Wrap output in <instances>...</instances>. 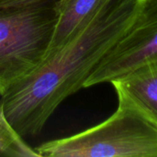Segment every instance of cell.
Returning <instances> with one entry per match:
<instances>
[{
	"mask_svg": "<svg viewBox=\"0 0 157 157\" xmlns=\"http://www.w3.org/2000/svg\"><path fill=\"white\" fill-rule=\"evenodd\" d=\"M141 3L106 0L70 40L1 97L7 121L22 138L39 135L63 101L84 88L123 36Z\"/></svg>",
	"mask_w": 157,
	"mask_h": 157,
	"instance_id": "obj_1",
	"label": "cell"
},
{
	"mask_svg": "<svg viewBox=\"0 0 157 157\" xmlns=\"http://www.w3.org/2000/svg\"><path fill=\"white\" fill-rule=\"evenodd\" d=\"M118 108L103 122L35 147L42 157H157V122L135 101L116 91Z\"/></svg>",
	"mask_w": 157,
	"mask_h": 157,
	"instance_id": "obj_2",
	"label": "cell"
},
{
	"mask_svg": "<svg viewBox=\"0 0 157 157\" xmlns=\"http://www.w3.org/2000/svg\"><path fill=\"white\" fill-rule=\"evenodd\" d=\"M56 2L0 7V97L45 59L58 19Z\"/></svg>",
	"mask_w": 157,
	"mask_h": 157,
	"instance_id": "obj_3",
	"label": "cell"
},
{
	"mask_svg": "<svg viewBox=\"0 0 157 157\" xmlns=\"http://www.w3.org/2000/svg\"><path fill=\"white\" fill-rule=\"evenodd\" d=\"M147 66H157V0H142L132 22L88 76L84 88L111 84Z\"/></svg>",
	"mask_w": 157,
	"mask_h": 157,
	"instance_id": "obj_4",
	"label": "cell"
},
{
	"mask_svg": "<svg viewBox=\"0 0 157 157\" xmlns=\"http://www.w3.org/2000/svg\"><path fill=\"white\" fill-rule=\"evenodd\" d=\"M105 2L106 0H57L58 19L46 57L70 40Z\"/></svg>",
	"mask_w": 157,
	"mask_h": 157,
	"instance_id": "obj_5",
	"label": "cell"
},
{
	"mask_svg": "<svg viewBox=\"0 0 157 157\" xmlns=\"http://www.w3.org/2000/svg\"><path fill=\"white\" fill-rule=\"evenodd\" d=\"M116 91L135 101L157 122V66H147L111 83Z\"/></svg>",
	"mask_w": 157,
	"mask_h": 157,
	"instance_id": "obj_6",
	"label": "cell"
},
{
	"mask_svg": "<svg viewBox=\"0 0 157 157\" xmlns=\"http://www.w3.org/2000/svg\"><path fill=\"white\" fill-rule=\"evenodd\" d=\"M0 155L7 157H40L7 121L0 97Z\"/></svg>",
	"mask_w": 157,
	"mask_h": 157,
	"instance_id": "obj_7",
	"label": "cell"
},
{
	"mask_svg": "<svg viewBox=\"0 0 157 157\" xmlns=\"http://www.w3.org/2000/svg\"><path fill=\"white\" fill-rule=\"evenodd\" d=\"M44 0H0V7L2 6H22L32 3H37Z\"/></svg>",
	"mask_w": 157,
	"mask_h": 157,
	"instance_id": "obj_8",
	"label": "cell"
}]
</instances>
